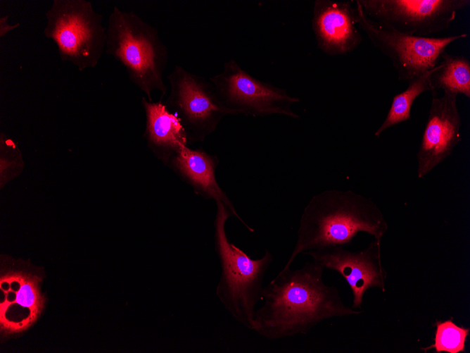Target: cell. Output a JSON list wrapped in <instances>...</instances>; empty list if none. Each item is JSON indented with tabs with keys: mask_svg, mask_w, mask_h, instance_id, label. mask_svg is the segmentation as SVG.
I'll return each instance as SVG.
<instances>
[{
	"mask_svg": "<svg viewBox=\"0 0 470 353\" xmlns=\"http://www.w3.org/2000/svg\"><path fill=\"white\" fill-rule=\"evenodd\" d=\"M324 268L312 261L300 268H283L263 288L253 331L277 340L306 335L324 321L357 316L362 310L345 304L338 290L323 280Z\"/></svg>",
	"mask_w": 470,
	"mask_h": 353,
	"instance_id": "obj_1",
	"label": "cell"
},
{
	"mask_svg": "<svg viewBox=\"0 0 470 353\" xmlns=\"http://www.w3.org/2000/svg\"><path fill=\"white\" fill-rule=\"evenodd\" d=\"M388 228L384 215L371 199L352 190L324 191L304 208L295 247L284 268L291 267L300 254L349 244L360 232L381 240Z\"/></svg>",
	"mask_w": 470,
	"mask_h": 353,
	"instance_id": "obj_2",
	"label": "cell"
},
{
	"mask_svg": "<svg viewBox=\"0 0 470 353\" xmlns=\"http://www.w3.org/2000/svg\"><path fill=\"white\" fill-rule=\"evenodd\" d=\"M105 52L125 69L129 80L153 101L151 94L166 95L163 80L169 61L167 46L158 30L133 11L114 6L106 27Z\"/></svg>",
	"mask_w": 470,
	"mask_h": 353,
	"instance_id": "obj_3",
	"label": "cell"
},
{
	"mask_svg": "<svg viewBox=\"0 0 470 353\" xmlns=\"http://www.w3.org/2000/svg\"><path fill=\"white\" fill-rule=\"evenodd\" d=\"M215 203L214 244L221 268L216 295L238 323L253 330L255 307L262 300L263 280L273 255L265 250L261 258L254 259L231 243L225 228L231 215L224 204Z\"/></svg>",
	"mask_w": 470,
	"mask_h": 353,
	"instance_id": "obj_4",
	"label": "cell"
},
{
	"mask_svg": "<svg viewBox=\"0 0 470 353\" xmlns=\"http://www.w3.org/2000/svg\"><path fill=\"white\" fill-rule=\"evenodd\" d=\"M45 18L43 34L56 45L63 61L80 71L97 66L105 51L106 28L91 1L53 0Z\"/></svg>",
	"mask_w": 470,
	"mask_h": 353,
	"instance_id": "obj_5",
	"label": "cell"
},
{
	"mask_svg": "<svg viewBox=\"0 0 470 353\" xmlns=\"http://www.w3.org/2000/svg\"><path fill=\"white\" fill-rule=\"evenodd\" d=\"M356 23L372 44L388 57L399 80L408 82L434 68L446 47L467 34L443 37H415L395 30L368 18L358 0L355 1Z\"/></svg>",
	"mask_w": 470,
	"mask_h": 353,
	"instance_id": "obj_6",
	"label": "cell"
},
{
	"mask_svg": "<svg viewBox=\"0 0 470 353\" xmlns=\"http://www.w3.org/2000/svg\"><path fill=\"white\" fill-rule=\"evenodd\" d=\"M209 80L220 103L233 115L299 117L292 108L300 101L299 98L290 96L282 88L254 78L234 59L225 62L222 72L210 77Z\"/></svg>",
	"mask_w": 470,
	"mask_h": 353,
	"instance_id": "obj_7",
	"label": "cell"
},
{
	"mask_svg": "<svg viewBox=\"0 0 470 353\" xmlns=\"http://www.w3.org/2000/svg\"><path fill=\"white\" fill-rule=\"evenodd\" d=\"M167 78L170 90L164 104L181 122L189 144L203 142L225 116L233 115L220 103L212 84L205 78L177 65Z\"/></svg>",
	"mask_w": 470,
	"mask_h": 353,
	"instance_id": "obj_8",
	"label": "cell"
},
{
	"mask_svg": "<svg viewBox=\"0 0 470 353\" xmlns=\"http://www.w3.org/2000/svg\"><path fill=\"white\" fill-rule=\"evenodd\" d=\"M364 14L406 35L429 37L447 30L470 0H358Z\"/></svg>",
	"mask_w": 470,
	"mask_h": 353,
	"instance_id": "obj_9",
	"label": "cell"
},
{
	"mask_svg": "<svg viewBox=\"0 0 470 353\" xmlns=\"http://www.w3.org/2000/svg\"><path fill=\"white\" fill-rule=\"evenodd\" d=\"M381 240L374 239L361 251L352 252L342 246L310 252V256L324 269L338 273L350 286L352 307L361 309L366 292L370 288L386 290L387 271L381 261Z\"/></svg>",
	"mask_w": 470,
	"mask_h": 353,
	"instance_id": "obj_10",
	"label": "cell"
},
{
	"mask_svg": "<svg viewBox=\"0 0 470 353\" xmlns=\"http://www.w3.org/2000/svg\"><path fill=\"white\" fill-rule=\"evenodd\" d=\"M457 94H432L428 119L417 152V177L424 178L446 160L462 141Z\"/></svg>",
	"mask_w": 470,
	"mask_h": 353,
	"instance_id": "obj_11",
	"label": "cell"
},
{
	"mask_svg": "<svg viewBox=\"0 0 470 353\" xmlns=\"http://www.w3.org/2000/svg\"><path fill=\"white\" fill-rule=\"evenodd\" d=\"M351 1L316 0L313 6L312 30L317 45L330 56L348 54L362 41L357 27L356 8Z\"/></svg>",
	"mask_w": 470,
	"mask_h": 353,
	"instance_id": "obj_12",
	"label": "cell"
},
{
	"mask_svg": "<svg viewBox=\"0 0 470 353\" xmlns=\"http://www.w3.org/2000/svg\"><path fill=\"white\" fill-rule=\"evenodd\" d=\"M219 159L202 148L193 149L184 146L171 159L168 167L191 187L193 192L205 199L221 202L228 209L231 216L239 220L250 232V228L236 212L226 192L219 185L215 176Z\"/></svg>",
	"mask_w": 470,
	"mask_h": 353,
	"instance_id": "obj_13",
	"label": "cell"
},
{
	"mask_svg": "<svg viewBox=\"0 0 470 353\" xmlns=\"http://www.w3.org/2000/svg\"><path fill=\"white\" fill-rule=\"evenodd\" d=\"M146 114L144 137L148 148L165 166L184 146L189 144L186 130L178 118L162 100L149 101L141 98Z\"/></svg>",
	"mask_w": 470,
	"mask_h": 353,
	"instance_id": "obj_14",
	"label": "cell"
},
{
	"mask_svg": "<svg viewBox=\"0 0 470 353\" xmlns=\"http://www.w3.org/2000/svg\"><path fill=\"white\" fill-rule=\"evenodd\" d=\"M429 76L431 94L442 89L461 94L470 98V62L462 55H454L446 51L441 54Z\"/></svg>",
	"mask_w": 470,
	"mask_h": 353,
	"instance_id": "obj_15",
	"label": "cell"
},
{
	"mask_svg": "<svg viewBox=\"0 0 470 353\" xmlns=\"http://www.w3.org/2000/svg\"><path fill=\"white\" fill-rule=\"evenodd\" d=\"M433 68L409 80L407 89L393 97L386 118L374 133L376 137L389 128L411 119V109L415 99L431 90L429 76Z\"/></svg>",
	"mask_w": 470,
	"mask_h": 353,
	"instance_id": "obj_16",
	"label": "cell"
},
{
	"mask_svg": "<svg viewBox=\"0 0 470 353\" xmlns=\"http://www.w3.org/2000/svg\"><path fill=\"white\" fill-rule=\"evenodd\" d=\"M7 274L17 284L13 289L6 283L8 285V289L15 292V297L10 302H1V311L5 310L13 304H18L23 308H27L30 317L36 321L44 305V298L38 287L39 278L21 271L8 272Z\"/></svg>",
	"mask_w": 470,
	"mask_h": 353,
	"instance_id": "obj_17",
	"label": "cell"
},
{
	"mask_svg": "<svg viewBox=\"0 0 470 353\" xmlns=\"http://www.w3.org/2000/svg\"><path fill=\"white\" fill-rule=\"evenodd\" d=\"M434 334V342L424 351L434 349L436 353H460L465 351L469 328L457 325L452 318L437 321Z\"/></svg>",
	"mask_w": 470,
	"mask_h": 353,
	"instance_id": "obj_18",
	"label": "cell"
},
{
	"mask_svg": "<svg viewBox=\"0 0 470 353\" xmlns=\"http://www.w3.org/2000/svg\"><path fill=\"white\" fill-rule=\"evenodd\" d=\"M8 16L0 18V37L19 27V23L11 25L8 23Z\"/></svg>",
	"mask_w": 470,
	"mask_h": 353,
	"instance_id": "obj_19",
	"label": "cell"
}]
</instances>
